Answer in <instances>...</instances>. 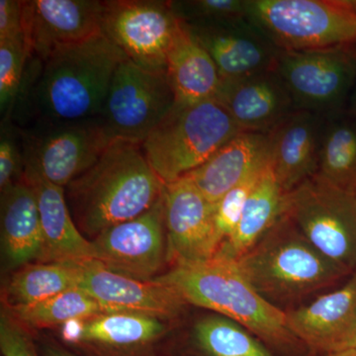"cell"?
I'll return each instance as SVG.
<instances>
[{
	"label": "cell",
	"mask_w": 356,
	"mask_h": 356,
	"mask_svg": "<svg viewBox=\"0 0 356 356\" xmlns=\"http://www.w3.org/2000/svg\"><path fill=\"white\" fill-rule=\"evenodd\" d=\"M248 20L280 51L356 46L353 0H248Z\"/></svg>",
	"instance_id": "obj_6"
},
{
	"label": "cell",
	"mask_w": 356,
	"mask_h": 356,
	"mask_svg": "<svg viewBox=\"0 0 356 356\" xmlns=\"http://www.w3.org/2000/svg\"><path fill=\"white\" fill-rule=\"evenodd\" d=\"M42 351H43L44 356H77L67 348L54 343L44 344Z\"/></svg>",
	"instance_id": "obj_36"
},
{
	"label": "cell",
	"mask_w": 356,
	"mask_h": 356,
	"mask_svg": "<svg viewBox=\"0 0 356 356\" xmlns=\"http://www.w3.org/2000/svg\"><path fill=\"white\" fill-rule=\"evenodd\" d=\"M267 133L242 132L206 163L185 175L211 203L216 204L268 156Z\"/></svg>",
	"instance_id": "obj_23"
},
{
	"label": "cell",
	"mask_w": 356,
	"mask_h": 356,
	"mask_svg": "<svg viewBox=\"0 0 356 356\" xmlns=\"http://www.w3.org/2000/svg\"><path fill=\"white\" fill-rule=\"evenodd\" d=\"M273 70L297 110L327 116L348 106L356 84V46L280 51Z\"/></svg>",
	"instance_id": "obj_8"
},
{
	"label": "cell",
	"mask_w": 356,
	"mask_h": 356,
	"mask_svg": "<svg viewBox=\"0 0 356 356\" xmlns=\"http://www.w3.org/2000/svg\"><path fill=\"white\" fill-rule=\"evenodd\" d=\"M23 177L31 185L38 204L43 233V254L40 262L81 264L95 261V247L76 226L65 188L30 170H24Z\"/></svg>",
	"instance_id": "obj_20"
},
{
	"label": "cell",
	"mask_w": 356,
	"mask_h": 356,
	"mask_svg": "<svg viewBox=\"0 0 356 356\" xmlns=\"http://www.w3.org/2000/svg\"><path fill=\"white\" fill-rule=\"evenodd\" d=\"M166 74L179 104L216 97L222 81L214 60L185 22L168 55Z\"/></svg>",
	"instance_id": "obj_24"
},
{
	"label": "cell",
	"mask_w": 356,
	"mask_h": 356,
	"mask_svg": "<svg viewBox=\"0 0 356 356\" xmlns=\"http://www.w3.org/2000/svg\"><path fill=\"white\" fill-rule=\"evenodd\" d=\"M81 266L79 287L105 313H132L165 321L178 317L187 305L177 292L156 280L144 281L115 273L96 261Z\"/></svg>",
	"instance_id": "obj_15"
},
{
	"label": "cell",
	"mask_w": 356,
	"mask_h": 356,
	"mask_svg": "<svg viewBox=\"0 0 356 356\" xmlns=\"http://www.w3.org/2000/svg\"><path fill=\"white\" fill-rule=\"evenodd\" d=\"M348 348H353V350H356V334L355 336L353 337V339H351L346 350H348Z\"/></svg>",
	"instance_id": "obj_39"
},
{
	"label": "cell",
	"mask_w": 356,
	"mask_h": 356,
	"mask_svg": "<svg viewBox=\"0 0 356 356\" xmlns=\"http://www.w3.org/2000/svg\"><path fill=\"white\" fill-rule=\"evenodd\" d=\"M175 104L166 72L143 69L126 58L115 72L98 119L112 140L142 145Z\"/></svg>",
	"instance_id": "obj_9"
},
{
	"label": "cell",
	"mask_w": 356,
	"mask_h": 356,
	"mask_svg": "<svg viewBox=\"0 0 356 356\" xmlns=\"http://www.w3.org/2000/svg\"><path fill=\"white\" fill-rule=\"evenodd\" d=\"M317 175L356 194V115L348 109L323 116Z\"/></svg>",
	"instance_id": "obj_26"
},
{
	"label": "cell",
	"mask_w": 356,
	"mask_h": 356,
	"mask_svg": "<svg viewBox=\"0 0 356 356\" xmlns=\"http://www.w3.org/2000/svg\"><path fill=\"white\" fill-rule=\"evenodd\" d=\"M243 131L216 97L175 103L140 145L152 170L165 184L177 181L208 161Z\"/></svg>",
	"instance_id": "obj_5"
},
{
	"label": "cell",
	"mask_w": 356,
	"mask_h": 356,
	"mask_svg": "<svg viewBox=\"0 0 356 356\" xmlns=\"http://www.w3.org/2000/svg\"><path fill=\"white\" fill-rule=\"evenodd\" d=\"M269 163L266 159L254 166L250 172L216 203L215 207V229L220 247L235 229L242 216L243 208Z\"/></svg>",
	"instance_id": "obj_31"
},
{
	"label": "cell",
	"mask_w": 356,
	"mask_h": 356,
	"mask_svg": "<svg viewBox=\"0 0 356 356\" xmlns=\"http://www.w3.org/2000/svg\"><path fill=\"white\" fill-rule=\"evenodd\" d=\"M188 27L214 60L222 81L243 79L274 69L280 50L248 19Z\"/></svg>",
	"instance_id": "obj_17"
},
{
	"label": "cell",
	"mask_w": 356,
	"mask_h": 356,
	"mask_svg": "<svg viewBox=\"0 0 356 356\" xmlns=\"http://www.w3.org/2000/svg\"><path fill=\"white\" fill-rule=\"evenodd\" d=\"M184 25L172 1H105L102 34L129 60L151 72H166L168 55Z\"/></svg>",
	"instance_id": "obj_10"
},
{
	"label": "cell",
	"mask_w": 356,
	"mask_h": 356,
	"mask_svg": "<svg viewBox=\"0 0 356 356\" xmlns=\"http://www.w3.org/2000/svg\"><path fill=\"white\" fill-rule=\"evenodd\" d=\"M284 194L269 161L243 208L235 229L222 243L217 254L236 261L254 247L282 215Z\"/></svg>",
	"instance_id": "obj_25"
},
{
	"label": "cell",
	"mask_w": 356,
	"mask_h": 356,
	"mask_svg": "<svg viewBox=\"0 0 356 356\" xmlns=\"http://www.w3.org/2000/svg\"><path fill=\"white\" fill-rule=\"evenodd\" d=\"M216 98L243 132H270L297 110L274 70L222 81Z\"/></svg>",
	"instance_id": "obj_18"
},
{
	"label": "cell",
	"mask_w": 356,
	"mask_h": 356,
	"mask_svg": "<svg viewBox=\"0 0 356 356\" xmlns=\"http://www.w3.org/2000/svg\"><path fill=\"white\" fill-rule=\"evenodd\" d=\"M3 41H25L23 1L0 0V42Z\"/></svg>",
	"instance_id": "obj_35"
},
{
	"label": "cell",
	"mask_w": 356,
	"mask_h": 356,
	"mask_svg": "<svg viewBox=\"0 0 356 356\" xmlns=\"http://www.w3.org/2000/svg\"><path fill=\"white\" fill-rule=\"evenodd\" d=\"M322 125L321 115L296 110L267 133L271 168L284 193L317 175Z\"/></svg>",
	"instance_id": "obj_19"
},
{
	"label": "cell",
	"mask_w": 356,
	"mask_h": 356,
	"mask_svg": "<svg viewBox=\"0 0 356 356\" xmlns=\"http://www.w3.org/2000/svg\"><path fill=\"white\" fill-rule=\"evenodd\" d=\"M81 266L74 264L39 262L17 269L6 288L8 310L46 301L60 293L79 287Z\"/></svg>",
	"instance_id": "obj_27"
},
{
	"label": "cell",
	"mask_w": 356,
	"mask_h": 356,
	"mask_svg": "<svg viewBox=\"0 0 356 356\" xmlns=\"http://www.w3.org/2000/svg\"><path fill=\"white\" fill-rule=\"evenodd\" d=\"M105 1H23L25 41L32 57L43 62L54 51L102 34Z\"/></svg>",
	"instance_id": "obj_14"
},
{
	"label": "cell",
	"mask_w": 356,
	"mask_h": 356,
	"mask_svg": "<svg viewBox=\"0 0 356 356\" xmlns=\"http://www.w3.org/2000/svg\"><path fill=\"white\" fill-rule=\"evenodd\" d=\"M8 311L26 327L33 329L63 327L72 321L105 313L102 306L79 287L67 290L35 305Z\"/></svg>",
	"instance_id": "obj_29"
},
{
	"label": "cell",
	"mask_w": 356,
	"mask_h": 356,
	"mask_svg": "<svg viewBox=\"0 0 356 356\" xmlns=\"http://www.w3.org/2000/svg\"><path fill=\"white\" fill-rule=\"evenodd\" d=\"M348 110L356 115V84L355 86V89H353V93H351L350 102H348Z\"/></svg>",
	"instance_id": "obj_38"
},
{
	"label": "cell",
	"mask_w": 356,
	"mask_h": 356,
	"mask_svg": "<svg viewBox=\"0 0 356 356\" xmlns=\"http://www.w3.org/2000/svg\"><path fill=\"white\" fill-rule=\"evenodd\" d=\"M172 3L178 16L188 25H222L248 19V0H191Z\"/></svg>",
	"instance_id": "obj_32"
},
{
	"label": "cell",
	"mask_w": 356,
	"mask_h": 356,
	"mask_svg": "<svg viewBox=\"0 0 356 356\" xmlns=\"http://www.w3.org/2000/svg\"><path fill=\"white\" fill-rule=\"evenodd\" d=\"M282 215L330 259L356 273V194L318 175L284 194Z\"/></svg>",
	"instance_id": "obj_7"
},
{
	"label": "cell",
	"mask_w": 356,
	"mask_h": 356,
	"mask_svg": "<svg viewBox=\"0 0 356 356\" xmlns=\"http://www.w3.org/2000/svg\"><path fill=\"white\" fill-rule=\"evenodd\" d=\"M285 312L290 331L312 353L346 350L356 334V273L343 286Z\"/></svg>",
	"instance_id": "obj_16"
},
{
	"label": "cell",
	"mask_w": 356,
	"mask_h": 356,
	"mask_svg": "<svg viewBox=\"0 0 356 356\" xmlns=\"http://www.w3.org/2000/svg\"><path fill=\"white\" fill-rule=\"evenodd\" d=\"M325 356H356V350L353 348H348V350H343L336 351V353H329Z\"/></svg>",
	"instance_id": "obj_37"
},
{
	"label": "cell",
	"mask_w": 356,
	"mask_h": 356,
	"mask_svg": "<svg viewBox=\"0 0 356 356\" xmlns=\"http://www.w3.org/2000/svg\"><path fill=\"white\" fill-rule=\"evenodd\" d=\"M165 186L140 144L113 140L95 165L65 191L76 226L95 238L151 209Z\"/></svg>",
	"instance_id": "obj_1"
},
{
	"label": "cell",
	"mask_w": 356,
	"mask_h": 356,
	"mask_svg": "<svg viewBox=\"0 0 356 356\" xmlns=\"http://www.w3.org/2000/svg\"><path fill=\"white\" fill-rule=\"evenodd\" d=\"M128 58L105 35L64 47L41 63L33 102L43 124L99 117L117 69Z\"/></svg>",
	"instance_id": "obj_3"
},
{
	"label": "cell",
	"mask_w": 356,
	"mask_h": 356,
	"mask_svg": "<svg viewBox=\"0 0 356 356\" xmlns=\"http://www.w3.org/2000/svg\"><path fill=\"white\" fill-rule=\"evenodd\" d=\"M32 57L25 41L0 42V111L2 123L10 118L22 92L28 60Z\"/></svg>",
	"instance_id": "obj_30"
},
{
	"label": "cell",
	"mask_w": 356,
	"mask_h": 356,
	"mask_svg": "<svg viewBox=\"0 0 356 356\" xmlns=\"http://www.w3.org/2000/svg\"><path fill=\"white\" fill-rule=\"evenodd\" d=\"M95 261L115 273L154 280L168 259L163 194L144 214L105 229L92 241Z\"/></svg>",
	"instance_id": "obj_12"
},
{
	"label": "cell",
	"mask_w": 356,
	"mask_h": 356,
	"mask_svg": "<svg viewBox=\"0 0 356 356\" xmlns=\"http://www.w3.org/2000/svg\"><path fill=\"white\" fill-rule=\"evenodd\" d=\"M353 6H355V7L356 8V0H353Z\"/></svg>",
	"instance_id": "obj_40"
},
{
	"label": "cell",
	"mask_w": 356,
	"mask_h": 356,
	"mask_svg": "<svg viewBox=\"0 0 356 356\" xmlns=\"http://www.w3.org/2000/svg\"><path fill=\"white\" fill-rule=\"evenodd\" d=\"M24 175V156L22 146L13 133L2 125L0 139V189L4 191L22 179Z\"/></svg>",
	"instance_id": "obj_34"
},
{
	"label": "cell",
	"mask_w": 356,
	"mask_h": 356,
	"mask_svg": "<svg viewBox=\"0 0 356 356\" xmlns=\"http://www.w3.org/2000/svg\"><path fill=\"white\" fill-rule=\"evenodd\" d=\"M112 142L98 118L44 124L23 137L24 170L65 188L95 165Z\"/></svg>",
	"instance_id": "obj_11"
},
{
	"label": "cell",
	"mask_w": 356,
	"mask_h": 356,
	"mask_svg": "<svg viewBox=\"0 0 356 356\" xmlns=\"http://www.w3.org/2000/svg\"><path fill=\"white\" fill-rule=\"evenodd\" d=\"M154 280L172 287L187 305L242 325L280 355L301 356L308 350L290 331L286 312L264 299L227 257L216 254L207 261L178 264Z\"/></svg>",
	"instance_id": "obj_2"
},
{
	"label": "cell",
	"mask_w": 356,
	"mask_h": 356,
	"mask_svg": "<svg viewBox=\"0 0 356 356\" xmlns=\"http://www.w3.org/2000/svg\"><path fill=\"white\" fill-rule=\"evenodd\" d=\"M215 207L195 184L184 177L165 184L163 211L168 259L178 264L207 261L220 248Z\"/></svg>",
	"instance_id": "obj_13"
},
{
	"label": "cell",
	"mask_w": 356,
	"mask_h": 356,
	"mask_svg": "<svg viewBox=\"0 0 356 356\" xmlns=\"http://www.w3.org/2000/svg\"><path fill=\"white\" fill-rule=\"evenodd\" d=\"M1 252L8 270L40 261L43 254L38 204L24 177L1 191Z\"/></svg>",
	"instance_id": "obj_22"
},
{
	"label": "cell",
	"mask_w": 356,
	"mask_h": 356,
	"mask_svg": "<svg viewBox=\"0 0 356 356\" xmlns=\"http://www.w3.org/2000/svg\"><path fill=\"white\" fill-rule=\"evenodd\" d=\"M0 350L2 356H40L28 327L7 309L0 316Z\"/></svg>",
	"instance_id": "obj_33"
},
{
	"label": "cell",
	"mask_w": 356,
	"mask_h": 356,
	"mask_svg": "<svg viewBox=\"0 0 356 356\" xmlns=\"http://www.w3.org/2000/svg\"><path fill=\"white\" fill-rule=\"evenodd\" d=\"M159 318L132 313H102L60 327V337L69 346L103 353L143 350L166 332Z\"/></svg>",
	"instance_id": "obj_21"
},
{
	"label": "cell",
	"mask_w": 356,
	"mask_h": 356,
	"mask_svg": "<svg viewBox=\"0 0 356 356\" xmlns=\"http://www.w3.org/2000/svg\"><path fill=\"white\" fill-rule=\"evenodd\" d=\"M236 264L255 290L281 310L353 274L314 247L284 215Z\"/></svg>",
	"instance_id": "obj_4"
},
{
	"label": "cell",
	"mask_w": 356,
	"mask_h": 356,
	"mask_svg": "<svg viewBox=\"0 0 356 356\" xmlns=\"http://www.w3.org/2000/svg\"><path fill=\"white\" fill-rule=\"evenodd\" d=\"M188 356H280L235 321L221 315L201 318L192 329Z\"/></svg>",
	"instance_id": "obj_28"
}]
</instances>
